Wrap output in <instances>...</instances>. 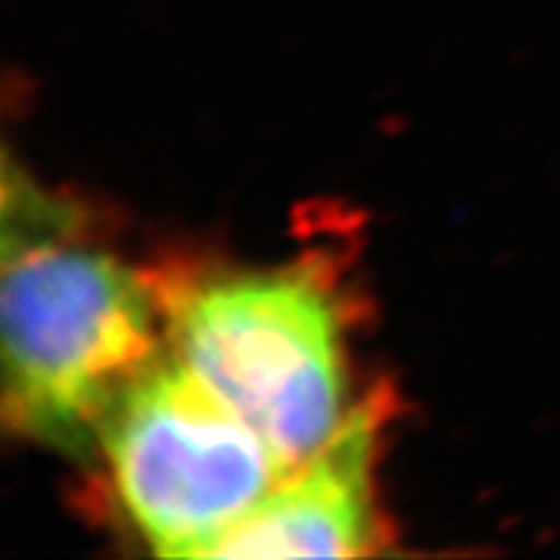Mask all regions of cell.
Here are the masks:
<instances>
[{
  "instance_id": "obj_3",
  "label": "cell",
  "mask_w": 560,
  "mask_h": 560,
  "mask_svg": "<svg viewBox=\"0 0 560 560\" xmlns=\"http://www.w3.org/2000/svg\"><path fill=\"white\" fill-rule=\"evenodd\" d=\"M101 446L126 517L163 558H200L292 472L175 354L129 386Z\"/></svg>"
},
{
  "instance_id": "obj_2",
  "label": "cell",
  "mask_w": 560,
  "mask_h": 560,
  "mask_svg": "<svg viewBox=\"0 0 560 560\" xmlns=\"http://www.w3.org/2000/svg\"><path fill=\"white\" fill-rule=\"evenodd\" d=\"M177 363L295 469L343 427V320L310 272L229 275L163 298Z\"/></svg>"
},
{
  "instance_id": "obj_4",
  "label": "cell",
  "mask_w": 560,
  "mask_h": 560,
  "mask_svg": "<svg viewBox=\"0 0 560 560\" xmlns=\"http://www.w3.org/2000/svg\"><path fill=\"white\" fill-rule=\"evenodd\" d=\"M377 423L372 406L352 409L324 450L298 464L200 558H363L377 552L381 521L372 494Z\"/></svg>"
},
{
  "instance_id": "obj_1",
  "label": "cell",
  "mask_w": 560,
  "mask_h": 560,
  "mask_svg": "<svg viewBox=\"0 0 560 560\" xmlns=\"http://www.w3.org/2000/svg\"><path fill=\"white\" fill-rule=\"evenodd\" d=\"M161 292L104 252L7 232L3 415L46 446L101 441L129 386L158 361Z\"/></svg>"
}]
</instances>
